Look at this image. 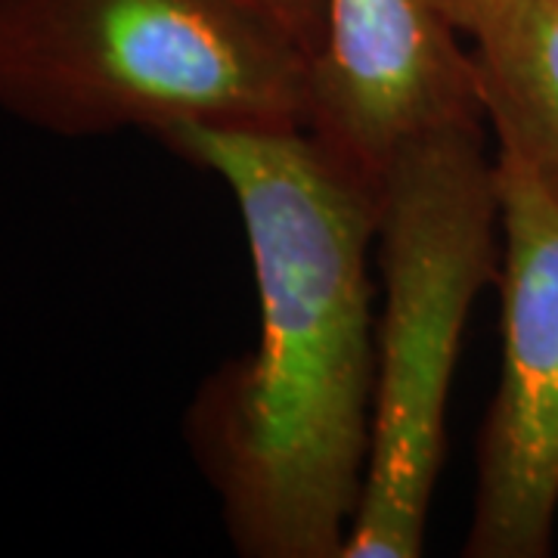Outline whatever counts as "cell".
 Instances as JSON below:
<instances>
[{
  "instance_id": "obj_5",
  "label": "cell",
  "mask_w": 558,
  "mask_h": 558,
  "mask_svg": "<svg viewBox=\"0 0 558 558\" xmlns=\"http://www.w3.org/2000/svg\"><path fill=\"white\" fill-rule=\"evenodd\" d=\"M432 0H326V47L307 134L379 193L400 146L484 121L475 53Z\"/></svg>"
},
{
  "instance_id": "obj_7",
  "label": "cell",
  "mask_w": 558,
  "mask_h": 558,
  "mask_svg": "<svg viewBox=\"0 0 558 558\" xmlns=\"http://www.w3.org/2000/svg\"><path fill=\"white\" fill-rule=\"evenodd\" d=\"M447 25L475 44L499 35L531 0H432Z\"/></svg>"
},
{
  "instance_id": "obj_2",
  "label": "cell",
  "mask_w": 558,
  "mask_h": 558,
  "mask_svg": "<svg viewBox=\"0 0 558 558\" xmlns=\"http://www.w3.org/2000/svg\"><path fill=\"white\" fill-rule=\"evenodd\" d=\"M317 60L258 0H0V112L81 140L311 131Z\"/></svg>"
},
{
  "instance_id": "obj_1",
  "label": "cell",
  "mask_w": 558,
  "mask_h": 558,
  "mask_svg": "<svg viewBox=\"0 0 558 558\" xmlns=\"http://www.w3.org/2000/svg\"><path fill=\"white\" fill-rule=\"evenodd\" d=\"M153 140L230 186L258 282L255 348L205 376L183 416L230 543L245 558H344L373 432L379 193L307 131Z\"/></svg>"
},
{
  "instance_id": "obj_6",
  "label": "cell",
  "mask_w": 558,
  "mask_h": 558,
  "mask_svg": "<svg viewBox=\"0 0 558 558\" xmlns=\"http://www.w3.org/2000/svg\"><path fill=\"white\" fill-rule=\"evenodd\" d=\"M472 53L497 153L519 161L558 205V0H531Z\"/></svg>"
},
{
  "instance_id": "obj_8",
  "label": "cell",
  "mask_w": 558,
  "mask_h": 558,
  "mask_svg": "<svg viewBox=\"0 0 558 558\" xmlns=\"http://www.w3.org/2000/svg\"><path fill=\"white\" fill-rule=\"evenodd\" d=\"M258 3L277 13L319 62L326 47V0H258Z\"/></svg>"
},
{
  "instance_id": "obj_3",
  "label": "cell",
  "mask_w": 558,
  "mask_h": 558,
  "mask_svg": "<svg viewBox=\"0 0 558 558\" xmlns=\"http://www.w3.org/2000/svg\"><path fill=\"white\" fill-rule=\"evenodd\" d=\"M484 124L422 131L381 174L373 432L344 558L425 553L459 344L481 289L499 279L497 159L484 153Z\"/></svg>"
},
{
  "instance_id": "obj_4",
  "label": "cell",
  "mask_w": 558,
  "mask_h": 558,
  "mask_svg": "<svg viewBox=\"0 0 558 558\" xmlns=\"http://www.w3.org/2000/svg\"><path fill=\"white\" fill-rule=\"evenodd\" d=\"M502 366L462 556L546 558L558 515V205L497 153Z\"/></svg>"
}]
</instances>
